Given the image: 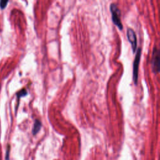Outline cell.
Segmentation results:
<instances>
[{"mask_svg": "<svg viewBox=\"0 0 160 160\" xmlns=\"http://www.w3.org/2000/svg\"><path fill=\"white\" fill-rule=\"evenodd\" d=\"M110 11L112 14V22H114V24L115 25H116L118 26V28L122 30L123 28L122 26V24L121 22V18H120V10L119 9V8H118L117 5L116 4L112 3L110 5Z\"/></svg>", "mask_w": 160, "mask_h": 160, "instance_id": "1", "label": "cell"}, {"mask_svg": "<svg viewBox=\"0 0 160 160\" xmlns=\"http://www.w3.org/2000/svg\"><path fill=\"white\" fill-rule=\"evenodd\" d=\"M141 54V48H138L136 51V56H135L134 63H133V80L135 84H136L138 82V69H139V64L140 62Z\"/></svg>", "mask_w": 160, "mask_h": 160, "instance_id": "2", "label": "cell"}, {"mask_svg": "<svg viewBox=\"0 0 160 160\" xmlns=\"http://www.w3.org/2000/svg\"><path fill=\"white\" fill-rule=\"evenodd\" d=\"M152 68L154 72L156 73L159 72V51L157 48L155 46L153 49L152 52V61H151Z\"/></svg>", "mask_w": 160, "mask_h": 160, "instance_id": "3", "label": "cell"}, {"mask_svg": "<svg viewBox=\"0 0 160 160\" xmlns=\"http://www.w3.org/2000/svg\"><path fill=\"white\" fill-rule=\"evenodd\" d=\"M127 38L129 42L131 44L132 49L133 52H135L137 46V39L136 35L135 34L134 31L131 28H128L127 30Z\"/></svg>", "mask_w": 160, "mask_h": 160, "instance_id": "4", "label": "cell"}, {"mask_svg": "<svg viewBox=\"0 0 160 160\" xmlns=\"http://www.w3.org/2000/svg\"><path fill=\"white\" fill-rule=\"evenodd\" d=\"M41 127V121L38 119L35 120V122H34V126H33V128H32V131L33 135H36L39 131Z\"/></svg>", "mask_w": 160, "mask_h": 160, "instance_id": "5", "label": "cell"}, {"mask_svg": "<svg viewBox=\"0 0 160 160\" xmlns=\"http://www.w3.org/2000/svg\"><path fill=\"white\" fill-rule=\"evenodd\" d=\"M28 94V92L26 89H21V91H19L18 93H17V97L18 98V99H19L21 97H23V96H26Z\"/></svg>", "mask_w": 160, "mask_h": 160, "instance_id": "6", "label": "cell"}, {"mask_svg": "<svg viewBox=\"0 0 160 160\" xmlns=\"http://www.w3.org/2000/svg\"><path fill=\"white\" fill-rule=\"evenodd\" d=\"M8 2H9L8 1H0V8H1V9H4L6 7Z\"/></svg>", "mask_w": 160, "mask_h": 160, "instance_id": "7", "label": "cell"}, {"mask_svg": "<svg viewBox=\"0 0 160 160\" xmlns=\"http://www.w3.org/2000/svg\"><path fill=\"white\" fill-rule=\"evenodd\" d=\"M9 150H10V146L8 145L7 151H6V160H9Z\"/></svg>", "mask_w": 160, "mask_h": 160, "instance_id": "8", "label": "cell"}]
</instances>
